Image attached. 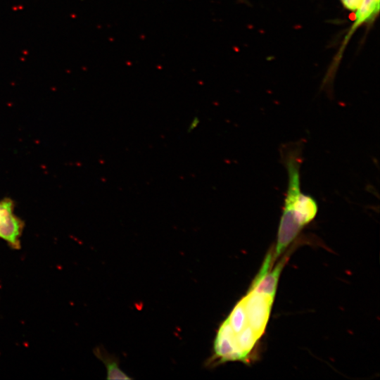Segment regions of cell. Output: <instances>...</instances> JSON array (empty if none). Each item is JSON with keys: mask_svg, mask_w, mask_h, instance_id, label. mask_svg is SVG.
<instances>
[{"mask_svg": "<svg viewBox=\"0 0 380 380\" xmlns=\"http://www.w3.org/2000/svg\"><path fill=\"white\" fill-rule=\"evenodd\" d=\"M14 208L13 200L7 198L0 201V239L12 249L20 250L25 222L14 213Z\"/></svg>", "mask_w": 380, "mask_h": 380, "instance_id": "7a4b0ae2", "label": "cell"}, {"mask_svg": "<svg viewBox=\"0 0 380 380\" xmlns=\"http://www.w3.org/2000/svg\"><path fill=\"white\" fill-rule=\"evenodd\" d=\"M379 11V0H362V2L356 11L355 21L353 29L362 23L368 21Z\"/></svg>", "mask_w": 380, "mask_h": 380, "instance_id": "3957f363", "label": "cell"}, {"mask_svg": "<svg viewBox=\"0 0 380 380\" xmlns=\"http://www.w3.org/2000/svg\"><path fill=\"white\" fill-rule=\"evenodd\" d=\"M343 6L348 10L356 11L360 6L362 0H340Z\"/></svg>", "mask_w": 380, "mask_h": 380, "instance_id": "5b68a950", "label": "cell"}, {"mask_svg": "<svg viewBox=\"0 0 380 380\" xmlns=\"http://www.w3.org/2000/svg\"><path fill=\"white\" fill-rule=\"evenodd\" d=\"M94 352L96 356L105 364L108 379H132L119 368L115 360L106 356L99 348L94 349Z\"/></svg>", "mask_w": 380, "mask_h": 380, "instance_id": "277c9868", "label": "cell"}, {"mask_svg": "<svg viewBox=\"0 0 380 380\" xmlns=\"http://www.w3.org/2000/svg\"><path fill=\"white\" fill-rule=\"evenodd\" d=\"M199 123V120L197 118H195L194 120L191 122L190 126L189 127V130L194 129L197 125Z\"/></svg>", "mask_w": 380, "mask_h": 380, "instance_id": "8992f818", "label": "cell"}, {"mask_svg": "<svg viewBox=\"0 0 380 380\" xmlns=\"http://www.w3.org/2000/svg\"><path fill=\"white\" fill-rule=\"evenodd\" d=\"M303 143L286 144L280 148L281 161L288 175L287 189L273 252L274 261L297 238L301 230L317 215L318 205L300 187Z\"/></svg>", "mask_w": 380, "mask_h": 380, "instance_id": "6da1fadb", "label": "cell"}]
</instances>
